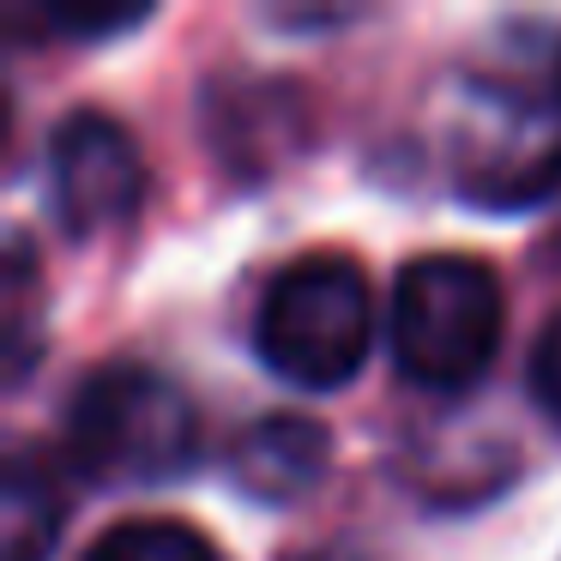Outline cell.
<instances>
[{"label":"cell","instance_id":"obj_6","mask_svg":"<svg viewBox=\"0 0 561 561\" xmlns=\"http://www.w3.org/2000/svg\"><path fill=\"white\" fill-rule=\"evenodd\" d=\"M327 459H332V447H327V428L314 416L272 411V416H254L236 435L230 477L254 501H296L327 477Z\"/></svg>","mask_w":561,"mask_h":561},{"label":"cell","instance_id":"obj_9","mask_svg":"<svg viewBox=\"0 0 561 561\" xmlns=\"http://www.w3.org/2000/svg\"><path fill=\"white\" fill-rule=\"evenodd\" d=\"M151 19V0H55V7H43V25L61 31V37H122V31L146 25Z\"/></svg>","mask_w":561,"mask_h":561},{"label":"cell","instance_id":"obj_10","mask_svg":"<svg viewBox=\"0 0 561 561\" xmlns=\"http://www.w3.org/2000/svg\"><path fill=\"white\" fill-rule=\"evenodd\" d=\"M31 308H37L31 248H25V236H13V248H7V351H13L7 375H13V380L31 368V351H37V339H31Z\"/></svg>","mask_w":561,"mask_h":561},{"label":"cell","instance_id":"obj_5","mask_svg":"<svg viewBox=\"0 0 561 561\" xmlns=\"http://www.w3.org/2000/svg\"><path fill=\"white\" fill-rule=\"evenodd\" d=\"M561 182V127L519 103H477V122L459 146V187L483 206H525Z\"/></svg>","mask_w":561,"mask_h":561},{"label":"cell","instance_id":"obj_12","mask_svg":"<svg viewBox=\"0 0 561 561\" xmlns=\"http://www.w3.org/2000/svg\"><path fill=\"white\" fill-rule=\"evenodd\" d=\"M556 98H561V61H556Z\"/></svg>","mask_w":561,"mask_h":561},{"label":"cell","instance_id":"obj_2","mask_svg":"<svg viewBox=\"0 0 561 561\" xmlns=\"http://www.w3.org/2000/svg\"><path fill=\"white\" fill-rule=\"evenodd\" d=\"M501 344V284L471 254H416L392 278L387 351L411 387L465 392Z\"/></svg>","mask_w":561,"mask_h":561},{"label":"cell","instance_id":"obj_11","mask_svg":"<svg viewBox=\"0 0 561 561\" xmlns=\"http://www.w3.org/2000/svg\"><path fill=\"white\" fill-rule=\"evenodd\" d=\"M525 380H531L537 404L561 423V314H549V327L537 332L531 344V363H525Z\"/></svg>","mask_w":561,"mask_h":561},{"label":"cell","instance_id":"obj_8","mask_svg":"<svg viewBox=\"0 0 561 561\" xmlns=\"http://www.w3.org/2000/svg\"><path fill=\"white\" fill-rule=\"evenodd\" d=\"M79 561H224L187 519H115Z\"/></svg>","mask_w":561,"mask_h":561},{"label":"cell","instance_id":"obj_7","mask_svg":"<svg viewBox=\"0 0 561 561\" xmlns=\"http://www.w3.org/2000/svg\"><path fill=\"white\" fill-rule=\"evenodd\" d=\"M61 525H67V489L55 477L49 453L13 447L7 477H0V561H49Z\"/></svg>","mask_w":561,"mask_h":561},{"label":"cell","instance_id":"obj_1","mask_svg":"<svg viewBox=\"0 0 561 561\" xmlns=\"http://www.w3.org/2000/svg\"><path fill=\"white\" fill-rule=\"evenodd\" d=\"M67 447L103 489H163L199 459V416L170 375L146 363H103L67 404Z\"/></svg>","mask_w":561,"mask_h":561},{"label":"cell","instance_id":"obj_3","mask_svg":"<svg viewBox=\"0 0 561 561\" xmlns=\"http://www.w3.org/2000/svg\"><path fill=\"white\" fill-rule=\"evenodd\" d=\"M368 339H375L368 278L351 254H332V248L296 254L254 308L260 363L308 392L344 387L363 368Z\"/></svg>","mask_w":561,"mask_h":561},{"label":"cell","instance_id":"obj_4","mask_svg":"<svg viewBox=\"0 0 561 561\" xmlns=\"http://www.w3.org/2000/svg\"><path fill=\"white\" fill-rule=\"evenodd\" d=\"M49 199L55 224L79 242L115 230L146 199V158L134 134L103 110H73L49 134Z\"/></svg>","mask_w":561,"mask_h":561}]
</instances>
